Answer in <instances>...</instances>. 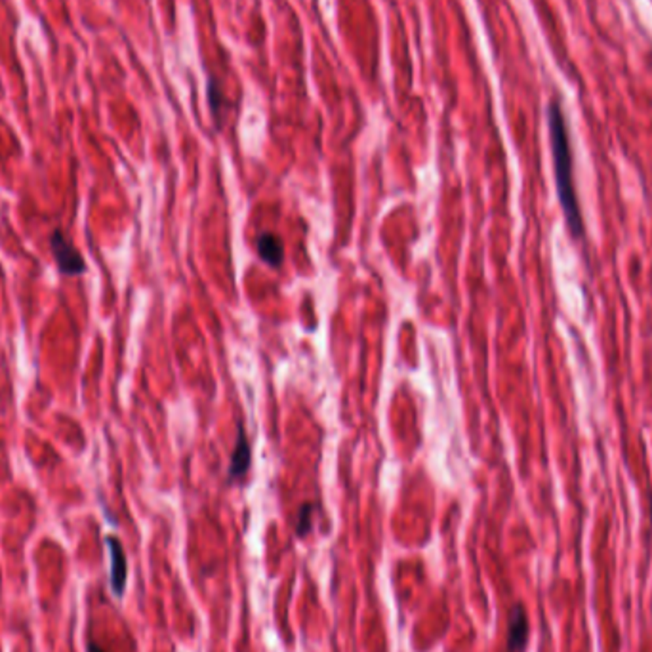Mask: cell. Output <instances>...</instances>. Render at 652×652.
<instances>
[{
  "label": "cell",
  "mask_w": 652,
  "mask_h": 652,
  "mask_svg": "<svg viewBox=\"0 0 652 652\" xmlns=\"http://www.w3.org/2000/svg\"><path fill=\"white\" fill-rule=\"evenodd\" d=\"M50 251L56 266L64 277H81L86 273V261L76 251L75 244L64 235V231L56 229L50 237Z\"/></svg>",
  "instance_id": "cell-2"
},
{
  "label": "cell",
  "mask_w": 652,
  "mask_h": 652,
  "mask_svg": "<svg viewBox=\"0 0 652 652\" xmlns=\"http://www.w3.org/2000/svg\"><path fill=\"white\" fill-rule=\"evenodd\" d=\"M256 248L260 258L269 263L271 268H278L285 260V244L281 237L273 235V233H263V235H260Z\"/></svg>",
  "instance_id": "cell-6"
},
{
  "label": "cell",
  "mask_w": 652,
  "mask_h": 652,
  "mask_svg": "<svg viewBox=\"0 0 652 652\" xmlns=\"http://www.w3.org/2000/svg\"><path fill=\"white\" fill-rule=\"evenodd\" d=\"M86 652H105L98 643H94V641H88V645H86Z\"/></svg>",
  "instance_id": "cell-9"
},
{
  "label": "cell",
  "mask_w": 652,
  "mask_h": 652,
  "mask_svg": "<svg viewBox=\"0 0 652 652\" xmlns=\"http://www.w3.org/2000/svg\"><path fill=\"white\" fill-rule=\"evenodd\" d=\"M208 103H210V109H212V115L217 117V113L222 115V107H224V94L222 90L216 86V81L208 79Z\"/></svg>",
  "instance_id": "cell-8"
},
{
  "label": "cell",
  "mask_w": 652,
  "mask_h": 652,
  "mask_svg": "<svg viewBox=\"0 0 652 652\" xmlns=\"http://www.w3.org/2000/svg\"><path fill=\"white\" fill-rule=\"evenodd\" d=\"M105 543L109 550V557H111V578H109V584H111L113 595L122 597L124 589H127V580H128L127 553H124L122 543L115 536H107Z\"/></svg>",
  "instance_id": "cell-3"
},
{
  "label": "cell",
  "mask_w": 652,
  "mask_h": 652,
  "mask_svg": "<svg viewBox=\"0 0 652 652\" xmlns=\"http://www.w3.org/2000/svg\"><path fill=\"white\" fill-rule=\"evenodd\" d=\"M251 460H252L251 443H248V437H246L242 426H239L235 450H233L231 463H229V480L242 479L246 475L248 468H251Z\"/></svg>",
  "instance_id": "cell-5"
},
{
  "label": "cell",
  "mask_w": 652,
  "mask_h": 652,
  "mask_svg": "<svg viewBox=\"0 0 652 652\" xmlns=\"http://www.w3.org/2000/svg\"><path fill=\"white\" fill-rule=\"evenodd\" d=\"M529 616L523 609V604H515L509 614V628H507V652H524L529 645Z\"/></svg>",
  "instance_id": "cell-4"
},
{
  "label": "cell",
  "mask_w": 652,
  "mask_h": 652,
  "mask_svg": "<svg viewBox=\"0 0 652 652\" xmlns=\"http://www.w3.org/2000/svg\"><path fill=\"white\" fill-rule=\"evenodd\" d=\"M313 511L315 506L312 504H304L298 511V519H296V533L300 538H304L309 531H312V523H313Z\"/></svg>",
  "instance_id": "cell-7"
},
{
  "label": "cell",
  "mask_w": 652,
  "mask_h": 652,
  "mask_svg": "<svg viewBox=\"0 0 652 652\" xmlns=\"http://www.w3.org/2000/svg\"><path fill=\"white\" fill-rule=\"evenodd\" d=\"M548 128H550V144L553 154V172H555V188L559 203H561V210L572 239L582 241L586 235V225H584L577 185H574V174H572L574 161H572L568 128L559 100H553L548 105Z\"/></svg>",
  "instance_id": "cell-1"
}]
</instances>
